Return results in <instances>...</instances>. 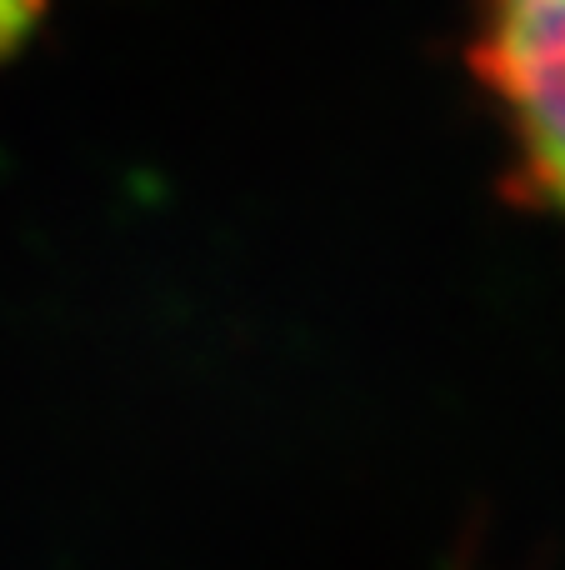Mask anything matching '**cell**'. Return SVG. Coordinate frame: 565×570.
Returning a JSON list of instances; mask_svg holds the SVG:
<instances>
[{
  "mask_svg": "<svg viewBox=\"0 0 565 570\" xmlns=\"http://www.w3.org/2000/svg\"><path fill=\"white\" fill-rule=\"evenodd\" d=\"M476 66L541 206L565 216V0H486Z\"/></svg>",
  "mask_w": 565,
  "mask_h": 570,
  "instance_id": "obj_1",
  "label": "cell"
},
{
  "mask_svg": "<svg viewBox=\"0 0 565 570\" xmlns=\"http://www.w3.org/2000/svg\"><path fill=\"white\" fill-rule=\"evenodd\" d=\"M40 0H0V50L10 46V40H20V30L36 20Z\"/></svg>",
  "mask_w": 565,
  "mask_h": 570,
  "instance_id": "obj_2",
  "label": "cell"
}]
</instances>
